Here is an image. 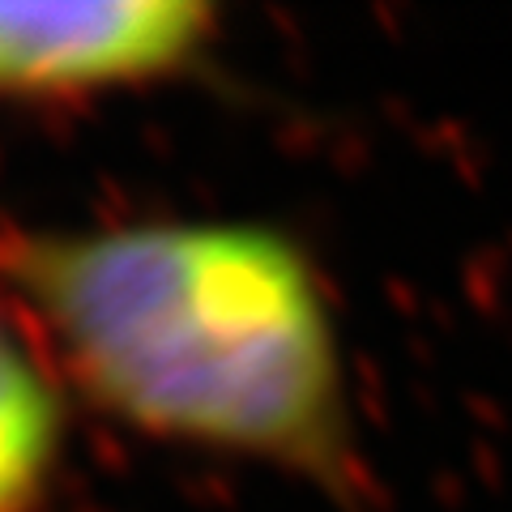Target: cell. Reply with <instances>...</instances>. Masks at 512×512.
<instances>
[{
  "mask_svg": "<svg viewBox=\"0 0 512 512\" xmlns=\"http://www.w3.org/2000/svg\"><path fill=\"white\" fill-rule=\"evenodd\" d=\"M60 406L35 355L0 325V512H30L56 466Z\"/></svg>",
  "mask_w": 512,
  "mask_h": 512,
  "instance_id": "3",
  "label": "cell"
},
{
  "mask_svg": "<svg viewBox=\"0 0 512 512\" xmlns=\"http://www.w3.org/2000/svg\"><path fill=\"white\" fill-rule=\"evenodd\" d=\"M18 282L77 384L154 440L367 495L355 367L308 239L265 218H163L43 239Z\"/></svg>",
  "mask_w": 512,
  "mask_h": 512,
  "instance_id": "1",
  "label": "cell"
},
{
  "mask_svg": "<svg viewBox=\"0 0 512 512\" xmlns=\"http://www.w3.org/2000/svg\"><path fill=\"white\" fill-rule=\"evenodd\" d=\"M218 39L201 0H0V94L171 82Z\"/></svg>",
  "mask_w": 512,
  "mask_h": 512,
  "instance_id": "2",
  "label": "cell"
}]
</instances>
